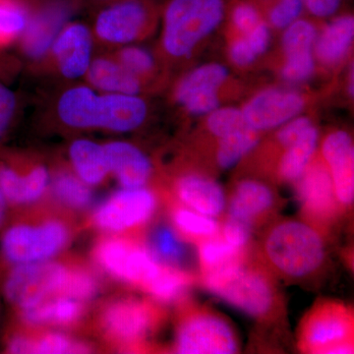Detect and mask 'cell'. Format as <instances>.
<instances>
[{"label":"cell","mask_w":354,"mask_h":354,"mask_svg":"<svg viewBox=\"0 0 354 354\" xmlns=\"http://www.w3.org/2000/svg\"><path fill=\"white\" fill-rule=\"evenodd\" d=\"M101 7L92 32L94 38L109 46H127L138 39L155 12L149 0H116Z\"/></svg>","instance_id":"7"},{"label":"cell","mask_w":354,"mask_h":354,"mask_svg":"<svg viewBox=\"0 0 354 354\" xmlns=\"http://www.w3.org/2000/svg\"><path fill=\"white\" fill-rule=\"evenodd\" d=\"M251 223L239 220V218H228L223 227L221 239L228 244L234 246L239 250L245 248L249 239H250Z\"/></svg>","instance_id":"42"},{"label":"cell","mask_w":354,"mask_h":354,"mask_svg":"<svg viewBox=\"0 0 354 354\" xmlns=\"http://www.w3.org/2000/svg\"><path fill=\"white\" fill-rule=\"evenodd\" d=\"M251 48L255 51L256 55H260L264 53L270 44V30L266 23L261 21L255 28L244 35Z\"/></svg>","instance_id":"46"},{"label":"cell","mask_w":354,"mask_h":354,"mask_svg":"<svg viewBox=\"0 0 354 354\" xmlns=\"http://www.w3.org/2000/svg\"><path fill=\"white\" fill-rule=\"evenodd\" d=\"M318 130L312 125L290 146L279 162V176L286 181H297L304 174L318 145Z\"/></svg>","instance_id":"28"},{"label":"cell","mask_w":354,"mask_h":354,"mask_svg":"<svg viewBox=\"0 0 354 354\" xmlns=\"http://www.w3.org/2000/svg\"><path fill=\"white\" fill-rule=\"evenodd\" d=\"M69 270L50 261L11 266L2 283V295L16 309L31 308L60 292Z\"/></svg>","instance_id":"6"},{"label":"cell","mask_w":354,"mask_h":354,"mask_svg":"<svg viewBox=\"0 0 354 354\" xmlns=\"http://www.w3.org/2000/svg\"><path fill=\"white\" fill-rule=\"evenodd\" d=\"M82 302L67 297L41 302L31 308L19 310L21 320L28 325H70L83 313Z\"/></svg>","instance_id":"27"},{"label":"cell","mask_w":354,"mask_h":354,"mask_svg":"<svg viewBox=\"0 0 354 354\" xmlns=\"http://www.w3.org/2000/svg\"><path fill=\"white\" fill-rule=\"evenodd\" d=\"M84 78L97 92L132 95L141 92V80L114 57L93 58Z\"/></svg>","instance_id":"23"},{"label":"cell","mask_w":354,"mask_h":354,"mask_svg":"<svg viewBox=\"0 0 354 354\" xmlns=\"http://www.w3.org/2000/svg\"><path fill=\"white\" fill-rule=\"evenodd\" d=\"M176 353L232 354L239 349L232 327L223 319L199 312L186 318L177 330Z\"/></svg>","instance_id":"9"},{"label":"cell","mask_w":354,"mask_h":354,"mask_svg":"<svg viewBox=\"0 0 354 354\" xmlns=\"http://www.w3.org/2000/svg\"><path fill=\"white\" fill-rule=\"evenodd\" d=\"M227 78V70L221 64H206L193 70L177 85L176 99L193 114L209 113L220 104L218 88Z\"/></svg>","instance_id":"12"},{"label":"cell","mask_w":354,"mask_h":354,"mask_svg":"<svg viewBox=\"0 0 354 354\" xmlns=\"http://www.w3.org/2000/svg\"><path fill=\"white\" fill-rule=\"evenodd\" d=\"M104 147L109 172L122 188L144 187L152 174V165L145 153L124 141L109 142Z\"/></svg>","instance_id":"21"},{"label":"cell","mask_w":354,"mask_h":354,"mask_svg":"<svg viewBox=\"0 0 354 354\" xmlns=\"http://www.w3.org/2000/svg\"><path fill=\"white\" fill-rule=\"evenodd\" d=\"M311 120L307 118H298L285 125L278 133V140L281 146L288 147L299 138L309 127Z\"/></svg>","instance_id":"44"},{"label":"cell","mask_w":354,"mask_h":354,"mask_svg":"<svg viewBox=\"0 0 354 354\" xmlns=\"http://www.w3.org/2000/svg\"><path fill=\"white\" fill-rule=\"evenodd\" d=\"M50 183V171L43 165L23 172L8 160H0V191L9 207L37 201L43 196Z\"/></svg>","instance_id":"19"},{"label":"cell","mask_w":354,"mask_h":354,"mask_svg":"<svg viewBox=\"0 0 354 354\" xmlns=\"http://www.w3.org/2000/svg\"><path fill=\"white\" fill-rule=\"evenodd\" d=\"M242 251L223 241L221 237L205 239L199 247V258L205 272L220 269L241 261Z\"/></svg>","instance_id":"34"},{"label":"cell","mask_w":354,"mask_h":354,"mask_svg":"<svg viewBox=\"0 0 354 354\" xmlns=\"http://www.w3.org/2000/svg\"><path fill=\"white\" fill-rule=\"evenodd\" d=\"M342 0H305V7L312 15L326 18L337 12Z\"/></svg>","instance_id":"47"},{"label":"cell","mask_w":354,"mask_h":354,"mask_svg":"<svg viewBox=\"0 0 354 354\" xmlns=\"http://www.w3.org/2000/svg\"><path fill=\"white\" fill-rule=\"evenodd\" d=\"M81 1L92 4V6L101 7L106 6V4L111 3V2L116 1V0H81Z\"/></svg>","instance_id":"50"},{"label":"cell","mask_w":354,"mask_h":354,"mask_svg":"<svg viewBox=\"0 0 354 354\" xmlns=\"http://www.w3.org/2000/svg\"><path fill=\"white\" fill-rule=\"evenodd\" d=\"M147 113L138 95L106 94L88 85L67 88L57 102L58 120L73 129L129 132L143 124Z\"/></svg>","instance_id":"1"},{"label":"cell","mask_w":354,"mask_h":354,"mask_svg":"<svg viewBox=\"0 0 354 354\" xmlns=\"http://www.w3.org/2000/svg\"><path fill=\"white\" fill-rule=\"evenodd\" d=\"M153 312L148 304L133 299L116 300L102 314L104 330L118 342L132 344L143 339L152 330Z\"/></svg>","instance_id":"15"},{"label":"cell","mask_w":354,"mask_h":354,"mask_svg":"<svg viewBox=\"0 0 354 354\" xmlns=\"http://www.w3.org/2000/svg\"><path fill=\"white\" fill-rule=\"evenodd\" d=\"M176 194L186 208L203 215L216 218L225 209V192L209 177L199 174L181 177L176 184Z\"/></svg>","instance_id":"22"},{"label":"cell","mask_w":354,"mask_h":354,"mask_svg":"<svg viewBox=\"0 0 354 354\" xmlns=\"http://www.w3.org/2000/svg\"><path fill=\"white\" fill-rule=\"evenodd\" d=\"M218 139L216 162L225 169L234 167L259 142L258 131L250 127L241 128Z\"/></svg>","instance_id":"30"},{"label":"cell","mask_w":354,"mask_h":354,"mask_svg":"<svg viewBox=\"0 0 354 354\" xmlns=\"http://www.w3.org/2000/svg\"><path fill=\"white\" fill-rule=\"evenodd\" d=\"M257 57L245 37L236 39L230 48V57L232 62L239 66H246L252 64Z\"/></svg>","instance_id":"45"},{"label":"cell","mask_w":354,"mask_h":354,"mask_svg":"<svg viewBox=\"0 0 354 354\" xmlns=\"http://www.w3.org/2000/svg\"><path fill=\"white\" fill-rule=\"evenodd\" d=\"M351 315L344 308L328 306L314 312L304 328V348L323 353L339 342L351 341Z\"/></svg>","instance_id":"17"},{"label":"cell","mask_w":354,"mask_h":354,"mask_svg":"<svg viewBox=\"0 0 354 354\" xmlns=\"http://www.w3.org/2000/svg\"><path fill=\"white\" fill-rule=\"evenodd\" d=\"M95 259L113 278L133 285L146 286L160 270L152 253L121 239H106L95 249Z\"/></svg>","instance_id":"8"},{"label":"cell","mask_w":354,"mask_h":354,"mask_svg":"<svg viewBox=\"0 0 354 354\" xmlns=\"http://www.w3.org/2000/svg\"><path fill=\"white\" fill-rule=\"evenodd\" d=\"M153 257L167 263H177L185 255V246L178 235L169 227H160L153 235Z\"/></svg>","instance_id":"35"},{"label":"cell","mask_w":354,"mask_h":354,"mask_svg":"<svg viewBox=\"0 0 354 354\" xmlns=\"http://www.w3.org/2000/svg\"><path fill=\"white\" fill-rule=\"evenodd\" d=\"M317 39L315 27L306 20H295L286 27L283 35V50L286 62L283 77L290 82L306 80L314 71L312 48Z\"/></svg>","instance_id":"18"},{"label":"cell","mask_w":354,"mask_h":354,"mask_svg":"<svg viewBox=\"0 0 354 354\" xmlns=\"http://www.w3.org/2000/svg\"><path fill=\"white\" fill-rule=\"evenodd\" d=\"M354 19L342 16L326 26L315 41L317 57L324 64L335 65L346 57L353 44Z\"/></svg>","instance_id":"26"},{"label":"cell","mask_w":354,"mask_h":354,"mask_svg":"<svg viewBox=\"0 0 354 354\" xmlns=\"http://www.w3.org/2000/svg\"><path fill=\"white\" fill-rule=\"evenodd\" d=\"M97 288L99 286L97 279L91 272L76 270L68 271L60 293H62L64 297L83 301L94 297L97 295Z\"/></svg>","instance_id":"38"},{"label":"cell","mask_w":354,"mask_h":354,"mask_svg":"<svg viewBox=\"0 0 354 354\" xmlns=\"http://www.w3.org/2000/svg\"><path fill=\"white\" fill-rule=\"evenodd\" d=\"M353 353V344L351 341L339 342L335 346H330L323 353L328 354H348Z\"/></svg>","instance_id":"48"},{"label":"cell","mask_w":354,"mask_h":354,"mask_svg":"<svg viewBox=\"0 0 354 354\" xmlns=\"http://www.w3.org/2000/svg\"><path fill=\"white\" fill-rule=\"evenodd\" d=\"M304 100L292 91L268 88L244 106L247 124L256 131L285 124L302 111Z\"/></svg>","instance_id":"13"},{"label":"cell","mask_w":354,"mask_h":354,"mask_svg":"<svg viewBox=\"0 0 354 354\" xmlns=\"http://www.w3.org/2000/svg\"><path fill=\"white\" fill-rule=\"evenodd\" d=\"M189 285L190 278L185 272L172 268L160 267L157 276L145 288L158 301L171 304L183 297Z\"/></svg>","instance_id":"31"},{"label":"cell","mask_w":354,"mask_h":354,"mask_svg":"<svg viewBox=\"0 0 354 354\" xmlns=\"http://www.w3.org/2000/svg\"><path fill=\"white\" fill-rule=\"evenodd\" d=\"M274 200L272 190L264 183L242 181L230 199V216L251 223L272 208Z\"/></svg>","instance_id":"25"},{"label":"cell","mask_w":354,"mask_h":354,"mask_svg":"<svg viewBox=\"0 0 354 354\" xmlns=\"http://www.w3.org/2000/svg\"><path fill=\"white\" fill-rule=\"evenodd\" d=\"M174 225L186 236L197 241L215 237L220 232L218 223L215 218L203 215L188 208H179L172 215Z\"/></svg>","instance_id":"33"},{"label":"cell","mask_w":354,"mask_h":354,"mask_svg":"<svg viewBox=\"0 0 354 354\" xmlns=\"http://www.w3.org/2000/svg\"><path fill=\"white\" fill-rule=\"evenodd\" d=\"M297 196L307 215L320 220L332 216L337 200L328 167L309 165L298 179Z\"/></svg>","instance_id":"20"},{"label":"cell","mask_w":354,"mask_h":354,"mask_svg":"<svg viewBox=\"0 0 354 354\" xmlns=\"http://www.w3.org/2000/svg\"><path fill=\"white\" fill-rule=\"evenodd\" d=\"M90 187L75 174L69 172H59L53 180L55 196L72 209L87 208L92 203L93 193Z\"/></svg>","instance_id":"32"},{"label":"cell","mask_w":354,"mask_h":354,"mask_svg":"<svg viewBox=\"0 0 354 354\" xmlns=\"http://www.w3.org/2000/svg\"><path fill=\"white\" fill-rule=\"evenodd\" d=\"M157 200L145 187L122 188L95 211V225L102 230L120 232L138 227L152 218Z\"/></svg>","instance_id":"10"},{"label":"cell","mask_w":354,"mask_h":354,"mask_svg":"<svg viewBox=\"0 0 354 354\" xmlns=\"http://www.w3.org/2000/svg\"><path fill=\"white\" fill-rule=\"evenodd\" d=\"M204 283L212 293L247 315H267L274 304L268 279L260 272L245 269L241 261L205 272Z\"/></svg>","instance_id":"4"},{"label":"cell","mask_w":354,"mask_h":354,"mask_svg":"<svg viewBox=\"0 0 354 354\" xmlns=\"http://www.w3.org/2000/svg\"><path fill=\"white\" fill-rule=\"evenodd\" d=\"M32 4V0H0V48L19 41Z\"/></svg>","instance_id":"29"},{"label":"cell","mask_w":354,"mask_h":354,"mask_svg":"<svg viewBox=\"0 0 354 354\" xmlns=\"http://www.w3.org/2000/svg\"><path fill=\"white\" fill-rule=\"evenodd\" d=\"M68 23V9L59 4H32L29 21L21 35V50L29 59L46 57L57 35Z\"/></svg>","instance_id":"14"},{"label":"cell","mask_w":354,"mask_h":354,"mask_svg":"<svg viewBox=\"0 0 354 354\" xmlns=\"http://www.w3.org/2000/svg\"><path fill=\"white\" fill-rule=\"evenodd\" d=\"M232 22L239 32L247 35L261 22L259 11L252 4L241 2L232 11Z\"/></svg>","instance_id":"43"},{"label":"cell","mask_w":354,"mask_h":354,"mask_svg":"<svg viewBox=\"0 0 354 354\" xmlns=\"http://www.w3.org/2000/svg\"><path fill=\"white\" fill-rule=\"evenodd\" d=\"M68 236L66 227L58 221L39 225H6L0 234V253L9 267L46 261L66 245Z\"/></svg>","instance_id":"5"},{"label":"cell","mask_w":354,"mask_h":354,"mask_svg":"<svg viewBox=\"0 0 354 354\" xmlns=\"http://www.w3.org/2000/svg\"><path fill=\"white\" fill-rule=\"evenodd\" d=\"M17 106V95L8 86L0 82V142L10 128Z\"/></svg>","instance_id":"41"},{"label":"cell","mask_w":354,"mask_h":354,"mask_svg":"<svg viewBox=\"0 0 354 354\" xmlns=\"http://www.w3.org/2000/svg\"><path fill=\"white\" fill-rule=\"evenodd\" d=\"M9 205L7 203L6 197L0 191V234L2 230L6 227L7 220H8Z\"/></svg>","instance_id":"49"},{"label":"cell","mask_w":354,"mask_h":354,"mask_svg":"<svg viewBox=\"0 0 354 354\" xmlns=\"http://www.w3.org/2000/svg\"><path fill=\"white\" fill-rule=\"evenodd\" d=\"M207 125L212 134L218 138L249 127L242 111L234 108L216 109L209 113Z\"/></svg>","instance_id":"39"},{"label":"cell","mask_w":354,"mask_h":354,"mask_svg":"<svg viewBox=\"0 0 354 354\" xmlns=\"http://www.w3.org/2000/svg\"><path fill=\"white\" fill-rule=\"evenodd\" d=\"M94 35L81 22H68L57 35L48 51L60 75L77 80L87 73L93 60Z\"/></svg>","instance_id":"11"},{"label":"cell","mask_w":354,"mask_h":354,"mask_svg":"<svg viewBox=\"0 0 354 354\" xmlns=\"http://www.w3.org/2000/svg\"><path fill=\"white\" fill-rule=\"evenodd\" d=\"M88 351L90 348L87 344L74 341L59 333H50L38 339H32L34 354L87 353Z\"/></svg>","instance_id":"36"},{"label":"cell","mask_w":354,"mask_h":354,"mask_svg":"<svg viewBox=\"0 0 354 354\" xmlns=\"http://www.w3.org/2000/svg\"><path fill=\"white\" fill-rule=\"evenodd\" d=\"M113 57L140 80L155 68V59L150 51L140 46H124Z\"/></svg>","instance_id":"37"},{"label":"cell","mask_w":354,"mask_h":354,"mask_svg":"<svg viewBox=\"0 0 354 354\" xmlns=\"http://www.w3.org/2000/svg\"><path fill=\"white\" fill-rule=\"evenodd\" d=\"M265 247L272 264L293 278L315 272L325 258L322 237L316 230L301 221L279 223L268 235Z\"/></svg>","instance_id":"3"},{"label":"cell","mask_w":354,"mask_h":354,"mask_svg":"<svg viewBox=\"0 0 354 354\" xmlns=\"http://www.w3.org/2000/svg\"><path fill=\"white\" fill-rule=\"evenodd\" d=\"M69 158L75 176L88 186L99 185L109 174L104 147L91 140L72 142Z\"/></svg>","instance_id":"24"},{"label":"cell","mask_w":354,"mask_h":354,"mask_svg":"<svg viewBox=\"0 0 354 354\" xmlns=\"http://www.w3.org/2000/svg\"><path fill=\"white\" fill-rule=\"evenodd\" d=\"M305 7V0H277L269 12L270 21L276 28H286L298 19Z\"/></svg>","instance_id":"40"},{"label":"cell","mask_w":354,"mask_h":354,"mask_svg":"<svg viewBox=\"0 0 354 354\" xmlns=\"http://www.w3.org/2000/svg\"><path fill=\"white\" fill-rule=\"evenodd\" d=\"M324 160L332 177L337 202L344 206L353 204L354 199V149L348 133H332L324 141Z\"/></svg>","instance_id":"16"},{"label":"cell","mask_w":354,"mask_h":354,"mask_svg":"<svg viewBox=\"0 0 354 354\" xmlns=\"http://www.w3.org/2000/svg\"><path fill=\"white\" fill-rule=\"evenodd\" d=\"M225 8V0H169L164 12L165 53L174 58L189 55L221 24Z\"/></svg>","instance_id":"2"}]
</instances>
